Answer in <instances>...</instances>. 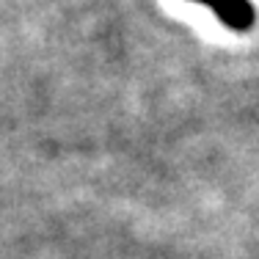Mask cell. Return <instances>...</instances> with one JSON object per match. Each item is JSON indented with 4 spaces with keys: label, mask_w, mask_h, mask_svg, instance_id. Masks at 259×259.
Returning a JSON list of instances; mask_svg holds the SVG:
<instances>
[{
    "label": "cell",
    "mask_w": 259,
    "mask_h": 259,
    "mask_svg": "<svg viewBox=\"0 0 259 259\" xmlns=\"http://www.w3.org/2000/svg\"><path fill=\"white\" fill-rule=\"evenodd\" d=\"M196 3H207L215 9V14L226 22L229 28H248L254 20V9L245 0H196Z\"/></svg>",
    "instance_id": "1"
}]
</instances>
